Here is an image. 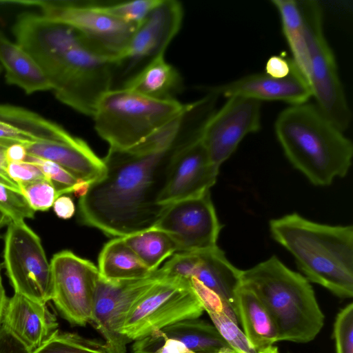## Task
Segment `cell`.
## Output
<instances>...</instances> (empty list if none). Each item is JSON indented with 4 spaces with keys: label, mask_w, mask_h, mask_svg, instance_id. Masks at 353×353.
<instances>
[{
    "label": "cell",
    "mask_w": 353,
    "mask_h": 353,
    "mask_svg": "<svg viewBox=\"0 0 353 353\" xmlns=\"http://www.w3.org/2000/svg\"><path fill=\"white\" fill-rule=\"evenodd\" d=\"M184 114L129 149L109 148L103 159L104 176L79 199V218L83 224L114 237L156 224L168 206L161 199L175 156L197 139L181 129Z\"/></svg>",
    "instance_id": "obj_1"
},
{
    "label": "cell",
    "mask_w": 353,
    "mask_h": 353,
    "mask_svg": "<svg viewBox=\"0 0 353 353\" xmlns=\"http://www.w3.org/2000/svg\"><path fill=\"white\" fill-rule=\"evenodd\" d=\"M272 237L296 260L305 278L340 298L353 296V227L330 225L296 213L270 221Z\"/></svg>",
    "instance_id": "obj_2"
},
{
    "label": "cell",
    "mask_w": 353,
    "mask_h": 353,
    "mask_svg": "<svg viewBox=\"0 0 353 353\" xmlns=\"http://www.w3.org/2000/svg\"><path fill=\"white\" fill-rule=\"evenodd\" d=\"M274 130L288 159L312 184L329 185L348 173L352 143L315 104L289 105L278 115Z\"/></svg>",
    "instance_id": "obj_3"
},
{
    "label": "cell",
    "mask_w": 353,
    "mask_h": 353,
    "mask_svg": "<svg viewBox=\"0 0 353 353\" xmlns=\"http://www.w3.org/2000/svg\"><path fill=\"white\" fill-rule=\"evenodd\" d=\"M241 285L252 290L269 312L279 341L307 343L321 330L325 316L309 281L276 256L241 270Z\"/></svg>",
    "instance_id": "obj_4"
},
{
    "label": "cell",
    "mask_w": 353,
    "mask_h": 353,
    "mask_svg": "<svg viewBox=\"0 0 353 353\" xmlns=\"http://www.w3.org/2000/svg\"><path fill=\"white\" fill-rule=\"evenodd\" d=\"M188 104L153 99L123 88H112L98 101L94 129L109 148L127 150L183 115Z\"/></svg>",
    "instance_id": "obj_5"
},
{
    "label": "cell",
    "mask_w": 353,
    "mask_h": 353,
    "mask_svg": "<svg viewBox=\"0 0 353 353\" xmlns=\"http://www.w3.org/2000/svg\"><path fill=\"white\" fill-rule=\"evenodd\" d=\"M307 48V83L316 106L341 131L351 122L349 108L332 50L323 32V12L318 1H298Z\"/></svg>",
    "instance_id": "obj_6"
},
{
    "label": "cell",
    "mask_w": 353,
    "mask_h": 353,
    "mask_svg": "<svg viewBox=\"0 0 353 353\" xmlns=\"http://www.w3.org/2000/svg\"><path fill=\"white\" fill-rule=\"evenodd\" d=\"M203 311L188 279L163 275L131 307L121 332L135 341L176 322L198 319Z\"/></svg>",
    "instance_id": "obj_7"
},
{
    "label": "cell",
    "mask_w": 353,
    "mask_h": 353,
    "mask_svg": "<svg viewBox=\"0 0 353 353\" xmlns=\"http://www.w3.org/2000/svg\"><path fill=\"white\" fill-rule=\"evenodd\" d=\"M3 258L14 293L43 303L52 300L50 263L40 238L25 221L8 225Z\"/></svg>",
    "instance_id": "obj_8"
},
{
    "label": "cell",
    "mask_w": 353,
    "mask_h": 353,
    "mask_svg": "<svg viewBox=\"0 0 353 353\" xmlns=\"http://www.w3.org/2000/svg\"><path fill=\"white\" fill-rule=\"evenodd\" d=\"M40 9L41 14L78 31L105 54L117 59L125 49L137 24L117 19L99 9L96 2L71 1H5Z\"/></svg>",
    "instance_id": "obj_9"
},
{
    "label": "cell",
    "mask_w": 353,
    "mask_h": 353,
    "mask_svg": "<svg viewBox=\"0 0 353 353\" xmlns=\"http://www.w3.org/2000/svg\"><path fill=\"white\" fill-rule=\"evenodd\" d=\"M50 265L52 301L61 315L72 325L90 323L98 268L70 250L56 253Z\"/></svg>",
    "instance_id": "obj_10"
},
{
    "label": "cell",
    "mask_w": 353,
    "mask_h": 353,
    "mask_svg": "<svg viewBox=\"0 0 353 353\" xmlns=\"http://www.w3.org/2000/svg\"><path fill=\"white\" fill-rule=\"evenodd\" d=\"M163 277L159 268L150 276L133 280L97 281L90 323L100 332L109 353H126L130 341L121 330L133 304Z\"/></svg>",
    "instance_id": "obj_11"
},
{
    "label": "cell",
    "mask_w": 353,
    "mask_h": 353,
    "mask_svg": "<svg viewBox=\"0 0 353 353\" xmlns=\"http://www.w3.org/2000/svg\"><path fill=\"white\" fill-rule=\"evenodd\" d=\"M183 15L179 1L160 0L137 26L125 49L117 57L115 78L119 71L125 81L149 61L164 54L181 28Z\"/></svg>",
    "instance_id": "obj_12"
},
{
    "label": "cell",
    "mask_w": 353,
    "mask_h": 353,
    "mask_svg": "<svg viewBox=\"0 0 353 353\" xmlns=\"http://www.w3.org/2000/svg\"><path fill=\"white\" fill-rule=\"evenodd\" d=\"M152 228L170 235L176 252L203 251L217 246L221 230L210 191L169 204Z\"/></svg>",
    "instance_id": "obj_13"
},
{
    "label": "cell",
    "mask_w": 353,
    "mask_h": 353,
    "mask_svg": "<svg viewBox=\"0 0 353 353\" xmlns=\"http://www.w3.org/2000/svg\"><path fill=\"white\" fill-rule=\"evenodd\" d=\"M227 99L205 123L201 138L210 160L219 167L245 136L261 128V101L240 96Z\"/></svg>",
    "instance_id": "obj_14"
},
{
    "label": "cell",
    "mask_w": 353,
    "mask_h": 353,
    "mask_svg": "<svg viewBox=\"0 0 353 353\" xmlns=\"http://www.w3.org/2000/svg\"><path fill=\"white\" fill-rule=\"evenodd\" d=\"M159 269L166 277L196 279L228 304L237 317L236 297L241 285V270L228 260L218 246L203 251L177 252Z\"/></svg>",
    "instance_id": "obj_15"
},
{
    "label": "cell",
    "mask_w": 353,
    "mask_h": 353,
    "mask_svg": "<svg viewBox=\"0 0 353 353\" xmlns=\"http://www.w3.org/2000/svg\"><path fill=\"white\" fill-rule=\"evenodd\" d=\"M12 32L15 42L33 58L47 79L80 34L66 24L32 12L17 15Z\"/></svg>",
    "instance_id": "obj_16"
},
{
    "label": "cell",
    "mask_w": 353,
    "mask_h": 353,
    "mask_svg": "<svg viewBox=\"0 0 353 353\" xmlns=\"http://www.w3.org/2000/svg\"><path fill=\"white\" fill-rule=\"evenodd\" d=\"M201 138L188 143L176 154L161 203L199 196L216 183L220 167L210 160Z\"/></svg>",
    "instance_id": "obj_17"
},
{
    "label": "cell",
    "mask_w": 353,
    "mask_h": 353,
    "mask_svg": "<svg viewBox=\"0 0 353 353\" xmlns=\"http://www.w3.org/2000/svg\"><path fill=\"white\" fill-rule=\"evenodd\" d=\"M203 90L218 97L240 96L261 102L280 101L290 105L306 103L312 97L307 80L294 62L290 73L284 78H274L265 72L256 73Z\"/></svg>",
    "instance_id": "obj_18"
},
{
    "label": "cell",
    "mask_w": 353,
    "mask_h": 353,
    "mask_svg": "<svg viewBox=\"0 0 353 353\" xmlns=\"http://www.w3.org/2000/svg\"><path fill=\"white\" fill-rule=\"evenodd\" d=\"M1 325L32 353L59 331L57 317L46 303L17 293L8 299Z\"/></svg>",
    "instance_id": "obj_19"
},
{
    "label": "cell",
    "mask_w": 353,
    "mask_h": 353,
    "mask_svg": "<svg viewBox=\"0 0 353 353\" xmlns=\"http://www.w3.org/2000/svg\"><path fill=\"white\" fill-rule=\"evenodd\" d=\"M24 145L28 156L53 161L90 186L105 174L103 159L80 138L75 137L68 142L35 141Z\"/></svg>",
    "instance_id": "obj_20"
},
{
    "label": "cell",
    "mask_w": 353,
    "mask_h": 353,
    "mask_svg": "<svg viewBox=\"0 0 353 353\" xmlns=\"http://www.w3.org/2000/svg\"><path fill=\"white\" fill-rule=\"evenodd\" d=\"M120 88L156 100L173 101L182 92L183 81L176 68L161 54L124 81Z\"/></svg>",
    "instance_id": "obj_21"
},
{
    "label": "cell",
    "mask_w": 353,
    "mask_h": 353,
    "mask_svg": "<svg viewBox=\"0 0 353 353\" xmlns=\"http://www.w3.org/2000/svg\"><path fill=\"white\" fill-rule=\"evenodd\" d=\"M0 63L5 71L6 83L21 88L27 94L52 90L46 76L33 58L1 30Z\"/></svg>",
    "instance_id": "obj_22"
},
{
    "label": "cell",
    "mask_w": 353,
    "mask_h": 353,
    "mask_svg": "<svg viewBox=\"0 0 353 353\" xmlns=\"http://www.w3.org/2000/svg\"><path fill=\"white\" fill-rule=\"evenodd\" d=\"M236 301L239 322L255 350L259 351L279 341L277 327L272 317L252 290L241 285Z\"/></svg>",
    "instance_id": "obj_23"
},
{
    "label": "cell",
    "mask_w": 353,
    "mask_h": 353,
    "mask_svg": "<svg viewBox=\"0 0 353 353\" xmlns=\"http://www.w3.org/2000/svg\"><path fill=\"white\" fill-rule=\"evenodd\" d=\"M191 283L203 303L204 311L232 348L238 353H258L239 328V322L232 308L196 279H192Z\"/></svg>",
    "instance_id": "obj_24"
},
{
    "label": "cell",
    "mask_w": 353,
    "mask_h": 353,
    "mask_svg": "<svg viewBox=\"0 0 353 353\" xmlns=\"http://www.w3.org/2000/svg\"><path fill=\"white\" fill-rule=\"evenodd\" d=\"M98 270L99 275L109 281L139 279L153 272L125 243L123 237H115L104 245L99 255Z\"/></svg>",
    "instance_id": "obj_25"
},
{
    "label": "cell",
    "mask_w": 353,
    "mask_h": 353,
    "mask_svg": "<svg viewBox=\"0 0 353 353\" xmlns=\"http://www.w3.org/2000/svg\"><path fill=\"white\" fill-rule=\"evenodd\" d=\"M0 121L18 130L34 141L68 142L75 137L57 123L17 105L0 104Z\"/></svg>",
    "instance_id": "obj_26"
},
{
    "label": "cell",
    "mask_w": 353,
    "mask_h": 353,
    "mask_svg": "<svg viewBox=\"0 0 353 353\" xmlns=\"http://www.w3.org/2000/svg\"><path fill=\"white\" fill-rule=\"evenodd\" d=\"M160 331L181 343L191 353H219L232 349L214 325L198 319L183 320Z\"/></svg>",
    "instance_id": "obj_27"
},
{
    "label": "cell",
    "mask_w": 353,
    "mask_h": 353,
    "mask_svg": "<svg viewBox=\"0 0 353 353\" xmlns=\"http://www.w3.org/2000/svg\"><path fill=\"white\" fill-rule=\"evenodd\" d=\"M271 2L279 14L283 32L292 55L291 59L307 81V48L298 1L272 0Z\"/></svg>",
    "instance_id": "obj_28"
},
{
    "label": "cell",
    "mask_w": 353,
    "mask_h": 353,
    "mask_svg": "<svg viewBox=\"0 0 353 353\" xmlns=\"http://www.w3.org/2000/svg\"><path fill=\"white\" fill-rule=\"evenodd\" d=\"M123 239L151 272L159 269L164 260L176 252V246L170 235L154 228Z\"/></svg>",
    "instance_id": "obj_29"
},
{
    "label": "cell",
    "mask_w": 353,
    "mask_h": 353,
    "mask_svg": "<svg viewBox=\"0 0 353 353\" xmlns=\"http://www.w3.org/2000/svg\"><path fill=\"white\" fill-rule=\"evenodd\" d=\"M26 161L39 168L45 178L52 183L59 196L73 193L81 197L90 187L89 184L77 179L53 161L28 155Z\"/></svg>",
    "instance_id": "obj_30"
},
{
    "label": "cell",
    "mask_w": 353,
    "mask_h": 353,
    "mask_svg": "<svg viewBox=\"0 0 353 353\" xmlns=\"http://www.w3.org/2000/svg\"><path fill=\"white\" fill-rule=\"evenodd\" d=\"M32 353H109L104 343L77 333L58 331Z\"/></svg>",
    "instance_id": "obj_31"
},
{
    "label": "cell",
    "mask_w": 353,
    "mask_h": 353,
    "mask_svg": "<svg viewBox=\"0 0 353 353\" xmlns=\"http://www.w3.org/2000/svg\"><path fill=\"white\" fill-rule=\"evenodd\" d=\"M159 1L160 0H133L97 5L103 12L117 19L139 25Z\"/></svg>",
    "instance_id": "obj_32"
},
{
    "label": "cell",
    "mask_w": 353,
    "mask_h": 353,
    "mask_svg": "<svg viewBox=\"0 0 353 353\" xmlns=\"http://www.w3.org/2000/svg\"><path fill=\"white\" fill-rule=\"evenodd\" d=\"M0 212L11 222H23L26 219H32L35 213L21 192L1 184H0Z\"/></svg>",
    "instance_id": "obj_33"
},
{
    "label": "cell",
    "mask_w": 353,
    "mask_h": 353,
    "mask_svg": "<svg viewBox=\"0 0 353 353\" xmlns=\"http://www.w3.org/2000/svg\"><path fill=\"white\" fill-rule=\"evenodd\" d=\"M29 205L34 211H47L59 197L50 181L46 178L20 187Z\"/></svg>",
    "instance_id": "obj_34"
},
{
    "label": "cell",
    "mask_w": 353,
    "mask_h": 353,
    "mask_svg": "<svg viewBox=\"0 0 353 353\" xmlns=\"http://www.w3.org/2000/svg\"><path fill=\"white\" fill-rule=\"evenodd\" d=\"M336 353H353V303L337 314L333 329Z\"/></svg>",
    "instance_id": "obj_35"
},
{
    "label": "cell",
    "mask_w": 353,
    "mask_h": 353,
    "mask_svg": "<svg viewBox=\"0 0 353 353\" xmlns=\"http://www.w3.org/2000/svg\"><path fill=\"white\" fill-rule=\"evenodd\" d=\"M6 173L8 176L19 185V188L25 185L45 179L39 168L27 161L8 163Z\"/></svg>",
    "instance_id": "obj_36"
},
{
    "label": "cell",
    "mask_w": 353,
    "mask_h": 353,
    "mask_svg": "<svg viewBox=\"0 0 353 353\" xmlns=\"http://www.w3.org/2000/svg\"><path fill=\"white\" fill-rule=\"evenodd\" d=\"M293 66L292 60L280 55L270 57L265 64V73L274 78H284L291 72Z\"/></svg>",
    "instance_id": "obj_37"
},
{
    "label": "cell",
    "mask_w": 353,
    "mask_h": 353,
    "mask_svg": "<svg viewBox=\"0 0 353 353\" xmlns=\"http://www.w3.org/2000/svg\"><path fill=\"white\" fill-rule=\"evenodd\" d=\"M0 353H32L3 325H0Z\"/></svg>",
    "instance_id": "obj_38"
},
{
    "label": "cell",
    "mask_w": 353,
    "mask_h": 353,
    "mask_svg": "<svg viewBox=\"0 0 353 353\" xmlns=\"http://www.w3.org/2000/svg\"><path fill=\"white\" fill-rule=\"evenodd\" d=\"M31 142L35 141L18 130L0 121V145L8 148L14 143L26 144Z\"/></svg>",
    "instance_id": "obj_39"
},
{
    "label": "cell",
    "mask_w": 353,
    "mask_h": 353,
    "mask_svg": "<svg viewBox=\"0 0 353 353\" xmlns=\"http://www.w3.org/2000/svg\"><path fill=\"white\" fill-rule=\"evenodd\" d=\"M52 207L56 215L63 219H70L75 212V205L72 199L66 195L59 196Z\"/></svg>",
    "instance_id": "obj_40"
},
{
    "label": "cell",
    "mask_w": 353,
    "mask_h": 353,
    "mask_svg": "<svg viewBox=\"0 0 353 353\" xmlns=\"http://www.w3.org/2000/svg\"><path fill=\"white\" fill-rule=\"evenodd\" d=\"M6 159L8 163L26 161L28 153L24 144L14 143L6 150Z\"/></svg>",
    "instance_id": "obj_41"
},
{
    "label": "cell",
    "mask_w": 353,
    "mask_h": 353,
    "mask_svg": "<svg viewBox=\"0 0 353 353\" xmlns=\"http://www.w3.org/2000/svg\"><path fill=\"white\" fill-rule=\"evenodd\" d=\"M2 267L3 264L0 263V325H1L3 312L8 299V298L6 296V291L2 282L1 274Z\"/></svg>",
    "instance_id": "obj_42"
},
{
    "label": "cell",
    "mask_w": 353,
    "mask_h": 353,
    "mask_svg": "<svg viewBox=\"0 0 353 353\" xmlns=\"http://www.w3.org/2000/svg\"><path fill=\"white\" fill-rule=\"evenodd\" d=\"M6 148H7L6 147H5L2 145H0V174L10 179L8 176L7 173H6V169H7V166L8 164L6 159V155H5Z\"/></svg>",
    "instance_id": "obj_43"
},
{
    "label": "cell",
    "mask_w": 353,
    "mask_h": 353,
    "mask_svg": "<svg viewBox=\"0 0 353 353\" xmlns=\"http://www.w3.org/2000/svg\"><path fill=\"white\" fill-rule=\"evenodd\" d=\"M0 184L3 185L9 188L21 192L19 185L16 183L1 174H0Z\"/></svg>",
    "instance_id": "obj_44"
},
{
    "label": "cell",
    "mask_w": 353,
    "mask_h": 353,
    "mask_svg": "<svg viewBox=\"0 0 353 353\" xmlns=\"http://www.w3.org/2000/svg\"><path fill=\"white\" fill-rule=\"evenodd\" d=\"M258 353H279L277 347L271 345L258 351Z\"/></svg>",
    "instance_id": "obj_45"
},
{
    "label": "cell",
    "mask_w": 353,
    "mask_h": 353,
    "mask_svg": "<svg viewBox=\"0 0 353 353\" xmlns=\"http://www.w3.org/2000/svg\"><path fill=\"white\" fill-rule=\"evenodd\" d=\"M10 220L2 212H0V228L8 225L10 223Z\"/></svg>",
    "instance_id": "obj_46"
},
{
    "label": "cell",
    "mask_w": 353,
    "mask_h": 353,
    "mask_svg": "<svg viewBox=\"0 0 353 353\" xmlns=\"http://www.w3.org/2000/svg\"><path fill=\"white\" fill-rule=\"evenodd\" d=\"M219 353H238V352H236L235 350H234L233 349L228 348V349H225Z\"/></svg>",
    "instance_id": "obj_47"
},
{
    "label": "cell",
    "mask_w": 353,
    "mask_h": 353,
    "mask_svg": "<svg viewBox=\"0 0 353 353\" xmlns=\"http://www.w3.org/2000/svg\"><path fill=\"white\" fill-rule=\"evenodd\" d=\"M1 69H2V68H1V65H0V73H1Z\"/></svg>",
    "instance_id": "obj_48"
}]
</instances>
